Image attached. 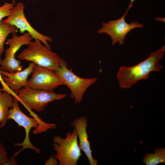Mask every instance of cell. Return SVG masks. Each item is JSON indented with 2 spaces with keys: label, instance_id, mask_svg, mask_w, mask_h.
I'll list each match as a JSON object with an SVG mask.
<instances>
[{
  "label": "cell",
  "instance_id": "6da1fadb",
  "mask_svg": "<svg viewBox=\"0 0 165 165\" xmlns=\"http://www.w3.org/2000/svg\"><path fill=\"white\" fill-rule=\"evenodd\" d=\"M165 51V46L163 45L138 64L130 67H121L117 75L119 86L125 89L130 88L138 81L148 78L151 72L159 71L162 67L159 61Z\"/></svg>",
  "mask_w": 165,
  "mask_h": 165
},
{
  "label": "cell",
  "instance_id": "7a4b0ae2",
  "mask_svg": "<svg viewBox=\"0 0 165 165\" xmlns=\"http://www.w3.org/2000/svg\"><path fill=\"white\" fill-rule=\"evenodd\" d=\"M8 119L14 120L19 126L23 127L25 131V137L23 142L14 144V146L22 147L21 149L14 154L13 156L15 157L22 150L28 148L33 150L37 153H40V150L33 145L30 140L29 133L32 128L35 129L33 131L34 134L46 132L49 129H54L56 127L55 124L42 121L39 117L31 118L27 116L20 110L19 101L15 97L13 98V107L9 109L7 120Z\"/></svg>",
  "mask_w": 165,
  "mask_h": 165
},
{
  "label": "cell",
  "instance_id": "3957f363",
  "mask_svg": "<svg viewBox=\"0 0 165 165\" xmlns=\"http://www.w3.org/2000/svg\"><path fill=\"white\" fill-rule=\"evenodd\" d=\"M42 43L38 39L31 41L27 48L18 55L17 58L55 71L60 66L61 58Z\"/></svg>",
  "mask_w": 165,
  "mask_h": 165
},
{
  "label": "cell",
  "instance_id": "277c9868",
  "mask_svg": "<svg viewBox=\"0 0 165 165\" xmlns=\"http://www.w3.org/2000/svg\"><path fill=\"white\" fill-rule=\"evenodd\" d=\"M17 95L19 101L24 105L34 117H38L33 112L32 110L38 112L43 111L49 103L62 99L67 95L57 94L53 91L34 89L28 86L21 88Z\"/></svg>",
  "mask_w": 165,
  "mask_h": 165
},
{
  "label": "cell",
  "instance_id": "5b68a950",
  "mask_svg": "<svg viewBox=\"0 0 165 165\" xmlns=\"http://www.w3.org/2000/svg\"><path fill=\"white\" fill-rule=\"evenodd\" d=\"M78 135L74 128L72 132L66 134L64 138L59 136L53 138L54 156L59 161V165H76L82 154L77 141Z\"/></svg>",
  "mask_w": 165,
  "mask_h": 165
},
{
  "label": "cell",
  "instance_id": "8992f818",
  "mask_svg": "<svg viewBox=\"0 0 165 165\" xmlns=\"http://www.w3.org/2000/svg\"><path fill=\"white\" fill-rule=\"evenodd\" d=\"M55 72L69 88L71 97L75 99L76 104H80L86 89L97 80L96 78H83L77 76L68 68L67 63L62 58L60 66Z\"/></svg>",
  "mask_w": 165,
  "mask_h": 165
},
{
  "label": "cell",
  "instance_id": "52a82bcc",
  "mask_svg": "<svg viewBox=\"0 0 165 165\" xmlns=\"http://www.w3.org/2000/svg\"><path fill=\"white\" fill-rule=\"evenodd\" d=\"M135 0H130V3L124 15L117 20L109 21L107 23H103L102 27L99 30V34L105 33L110 36L112 39V44L114 46L117 42L122 45L124 43L126 35L132 30L136 28H142L143 24L134 20L128 24L125 21L126 16L128 14L130 9L132 7Z\"/></svg>",
  "mask_w": 165,
  "mask_h": 165
},
{
  "label": "cell",
  "instance_id": "ba28073f",
  "mask_svg": "<svg viewBox=\"0 0 165 165\" xmlns=\"http://www.w3.org/2000/svg\"><path fill=\"white\" fill-rule=\"evenodd\" d=\"M25 8L23 3L18 2L14 6L10 15L3 21L15 26L19 29L21 34L27 31L33 39L40 40L46 46L51 49L48 41L52 42V38L39 33L31 26L25 15Z\"/></svg>",
  "mask_w": 165,
  "mask_h": 165
},
{
  "label": "cell",
  "instance_id": "9c48e42d",
  "mask_svg": "<svg viewBox=\"0 0 165 165\" xmlns=\"http://www.w3.org/2000/svg\"><path fill=\"white\" fill-rule=\"evenodd\" d=\"M64 85L55 71L35 65L28 87L34 89L53 91L58 86Z\"/></svg>",
  "mask_w": 165,
  "mask_h": 165
},
{
  "label": "cell",
  "instance_id": "30bf717a",
  "mask_svg": "<svg viewBox=\"0 0 165 165\" xmlns=\"http://www.w3.org/2000/svg\"><path fill=\"white\" fill-rule=\"evenodd\" d=\"M88 120L85 116H82L76 118L71 124L75 129L79 138V145L86 155L90 165H97V161L94 159L92 155L90 144L88 140L86 131Z\"/></svg>",
  "mask_w": 165,
  "mask_h": 165
},
{
  "label": "cell",
  "instance_id": "8fae6325",
  "mask_svg": "<svg viewBox=\"0 0 165 165\" xmlns=\"http://www.w3.org/2000/svg\"><path fill=\"white\" fill-rule=\"evenodd\" d=\"M36 64L32 62L24 69L15 73H9L0 70L2 78L6 85L17 94L22 87L28 86V78L32 73Z\"/></svg>",
  "mask_w": 165,
  "mask_h": 165
},
{
  "label": "cell",
  "instance_id": "7c38bea8",
  "mask_svg": "<svg viewBox=\"0 0 165 165\" xmlns=\"http://www.w3.org/2000/svg\"><path fill=\"white\" fill-rule=\"evenodd\" d=\"M13 35L12 38L8 39L6 42L9 47L5 50V57L14 59L15 54L19 49L24 45H28L33 38L28 32L20 35L16 34Z\"/></svg>",
  "mask_w": 165,
  "mask_h": 165
},
{
  "label": "cell",
  "instance_id": "4fadbf2b",
  "mask_svg": "<svg viewBox=\"0 0 165 165\" xmlns=\"http://www.w3.org/2000/svg\"><path fill=\"white\" fill-rule=\"evenodd\" d=\"M13 100L12 94L0 89V129L6 124L9 108L13 105Z\"/></svg>",
  "mask_w": 165,
  "mask_h": 165
},
{
  "label": "cell",
  "instance_id": "5bb4252c",
  "mask_svg": "<svg viewBox=\"0 0 165 165\" xmlns=\"http://www.w3.org/2000/svg\"><path fill=\"white\" fill-rule=\"evenodd\" d=\"M17 29L14 25L0 21V57L5 51L4 44L7 36L10 34H16Z\"/></svg>",
  "mask_w": 165,
  "mask_h": 165
},
{
  "label": "cell",
  "instance_id": "9a60e30c",
  "mask_svg": "<svg viewBox=\"0 0 165 165\" xmlns=\"http://www.w3.org/2000/svg\"><path fill=\"white\" fill-rule=\"evenodd\" d=\"M146 165H156L165 162V149L159 148L156 149L154 153L146 154L143 160Z\"/></svg>",
  "mask_w": 165,
  "mask_h": 165
},
{
  "label": "cell",
  "instance_id": "2e32d148",
  "mask_svg": "<svg viewBox=\"0 0 165 165\" xmlns=\"http://www.w3.org/2000/svg\"><path fill=\"white\" fill-rule=\"evenodd\" d=\"M20 60L5 57L2 60L0 57V70L9 73H15L22 71L23 66Z\"/></svg>",
  "mask_w": 165,
  "mask_h": 165
},
{
  "label": "cell",
  "instance_id": "e0dca14e",
  "mask_svg": "<svg viewBox=\"0 0 165 165\" xmlns=\"http://www.w3.org/2000/svg\"><path fill=\"white\" fill-rule=\"evenodd\" d=\"M14 7V5L12 3L7 2L0 6V21L2 20L4 18L10 15Z\"/></svg>",
  "mask_w": 165,
  "mask_h": 165
},
{
  "label": "cell",
  "instance_id": "ac0fdd59",
  "mask_svg": "<svg viewBox=\"0 0 165 165\" xmlns=\"http://www.w3.org/2000/svg\"><path fill=\"white\" fill-rule=\"evenodd\" d=\"M8 159L6 149L3 144L0 141V165H6Z\"/></svg>",
  "mask_w": 165,
  "mask_h": 165
},
{
  "label": "cell",
  "instance_id": "d6986e66",
  "mask_svg": "<svg viewBox=\"0 0 165 165\" xmlns=\"http://www.w3.org/2000/svg\"><path fill=\"white\" fill-rule=\"evenodd\" d=\"M0 82L2 86V88L1 89L2 90L12 94L15 98H17V95L5 83L2 78L0 72Z\"/></svg>",
  "mask_w": 165,
  "mask_h": 165
},
{
  "label": "cell",
  "instance_id": "ffe728a7",
  "mask_svg": "<svg viewBox=\"0 0 165 165\" xmlns=\"http://www.w3.org/2000/svg\"><path fill=\"white\" fill-rule=\"evenodd\" d=\"M59 164V162L57 161V159L54 156H51L46 161L45 165H57Z\"/></svg>",
  "mask_w": 165,
  "mask_h": 165
},
{
  "label": "cell",
  "instance_id": "44dd1931",
  "mask_svg": "<svg viewBox=\"0 0 165 165\" xmlns=\"http://www.w3.org/2000/svg\"><path fill=\"white\" fill-rule=\"evenodd\" d=\"M17 163L16 161V159L15 157L12 156L9 158H8L7 161L6 165H17Z\"/></svg>",
  "mask_w": 165,
  "mask_h": 165
},
{
  "label": "cell",
  "instance_id": "7402d4cb",
  "mask_svg": "<svg viewBox=\"0 0 165 165\" xmlns=\"http://www.w3.org/2000/svg\"><path fill=\"white\" fill-rule=\"evenodd\" d=\"M12 3L14 4V5H16V4L15 2V0H12Z\"/></svg>",
  "mask_w": 165,
  "mask_h": 165
}]
</instances>
